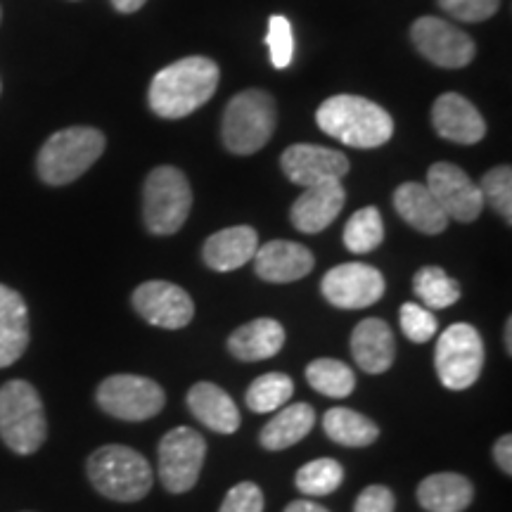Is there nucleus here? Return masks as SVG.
I'll return each mask as SVG.
<instances>
[{
  "label": "nucleus",
  "mask_w": 512,
  "mask_h": 512,
  "mask_svg": "<svg viewBox=\"0 0 512 512\" xmlns=\"http://www.w3.org/2000/svg\"><path fill=\"white\" fill-rule=\"evenodd\" d=\"M219 64L209 57H183L169 67L159 69L150 83L147 102L162 119H183L197 112L219 88Z\"/></svg>",
  "instance_id": "obj_1"
},
{
  "label": "nucleus",
  "mask_w": 512,
  "mask_h": 512,
  "mask_svg": "<svg viewBox=\"0 0 512 512\" xmlns=\"http://www.w3.org/2000/svg\"><path fill=\"white\" fill-rule=\"evenodd\" d=\"M316 121L330 138L358 150H373L394 136L392 114L361 95H335L325 100L318 107Z\"/></svg>",
  "instance_id": "obj_2"
},
{
  "label": "nucleus",
  "mask_w": 512,
  "mask_h": 512,
  "mask_svg": "<svg viewBox=\"0 0 512 512\" xmlns=\"http://www.w3.org/2000/svg\"><path fill=\"white\" fill-rule=\"evenodd\" d=\"M107 140L93 126L62 128L43 143L36 169L43 183L67 185L86 174L105 152Z\"/></svg>",
  "instance_id": "obj_3"
},
{
  "label": "nucleus",
  "mask_w": 512,
  "mask_h": 512,
  "mask_svg": "<svg viewBox=\"0 0 512 512\" xmlns=\"http://www.w3.org/2000/svg\"><path fill=\"white\" fill-rule=\"evenodd\" d=\"M88 479L95 491L119 503H136L150 494L152 467L133 448L110 444L91 453L88 458Z\"/></svg>",
  "instance_id": "obj_4"
},
{
  "label": "nucleus",
  "mask_w": 512,
  "mask_h": 512,
  "mask_svg": "<svg viewBox=\"0 0 512 512\" xmlns=\"http://www.w3.org/2000/svg\"><path fill=\"white\" fill-rule=\"evenodd\" d=\"M48 437L46 411L34 384L10 380L0 387V439L17 456H31Z\"/></svg>",
  "instance_id": "obj_5"
},
{
  "label": "nucleus",
  "mask_w": 512,
  "mask_h": 512,
  "mask_svg": "<svg viewBox=\"0 0 512 512\" xmlns=\"http://www.w3.org/2000/svg\"><path fill=\"white\" fill-rule=\"evenodd\" d=\"M278 112L271 93L249 88L235 95L223 112L221 138L233 155H254L271 140Z\"/></svg>",
  "instance_id": "obj_6"
},
{
  "label": "nucleus",
  "mask_w": 512,
  "mask_h": 512,
  "mask_svg": "<svg viewBox=\"0 0 512 512\" xmlns=\"http://www.w3.org/2000/svg\"><path fill=\"white\" fill-rule=\"evenodd\" d=\"M192 209V188L176 166H157L143 188V219L150 233L174 235L185 226Z\"/></svg>",
  "instance_id": "obj_7"
},
{
  "label": "nucleus",
  "mask_w": 512,
  "mask_h": 512,
  "mask_svg": "<svg viewBox=\"0 0 512 512\" xmlns=\"http://www.w3.org/2000/svg\"><path fill=\"white\" fill-rule=\"evenodd\" d=\"M434 368L446 389L453 392L470 389L484 368V342L479 330L467 323L446 328L434 351Z\"/></svg>",
  "instance_id": "obj_8"
},
{
  "label": "nucleus",
  "mask_w": 512,
  "mask_h": 512,
  "mask_svg": "<svg viewBox=\"0 0 512 512\" xmlns=\"http://www.w3.org/2000/svg\"><path fill=\"white\" fill-rule=\"evenodd\" d=\"M98 406L117 420L143 422L162 413L166 394L150 377L110 375L98 387Z\"/></svg>",
  "instance_id": "obj_9"
},
{
  "label": "nucleus",
  "mask_w": 512,
  "mask_h": 512,
  "mask_svg": "<svg viewBox=\"0 0 512 512\" xmlns=\"http://www.w3.org/2000/svg\"><path fill=\"white\" fill-rule=\"evenodd\" d=\"M207 444L192 427H176L159 441V479L169 494H185L200 479Z\"/></svg>",
  "instance_id": "obj_10"
},
{
  "label": "nucleus",
  "mask_w": 512,
  "mask_h": 512,
  "mask_svg": "<svg viewBox=\"0 0 512 512\" xmlns=\"http://www.w3.org/2000/svg\"><path fill=\"white\" fill-rule=\"evenodd\" d=\"M411 41L422 57L444 69H463L475 60L477 46L463 29L441 17H420L411 27Z\"/></svg>",
  "instance_id": "obj_11"
},
{
  "label": "nucleus",
  "mask_w": 512,
  "mask_h": 512,
  "mask_svg": "<svg viewBox=\"0 0 512 512\" xmlns=\"http://www.w3.org/2000/svg\"><path fill=\"white\" fill-rule=\"evenodd\" d=\"M320 292L337 309H366L382 299L384 275L361 261L339 264L323 275Z\"/></svg>",
  "instance_id": "obj_12"
},
{
  "label": "nucleus",
  "mask_w": 512,
  "mask_h": 512,
  "mask_svg": "<svg viewBox=\"0 0 512 512\" xmlns=\"http://www.w3.org/2000/svg\"><path fill=\"white\" fill-rule=\"evenodd\" d=\"M133 309L155 328L181 330L195 316L190 294L166 280H147L133 292Z\"/></svg>",
  "instance_id": "obj_13"
},
{
  "label": "nucleus",
  "mask_w": 512,
  "mask_h": 512,
  "mask_svg": "<svg viewBox=\"0 0 512 512\" xmlns=\"http://www.w3.org/2000/svg\"><path fill=\"white\" fill-rule=\"evenodd\" d=\"M427 188L446 211L448 219L463 223L475 221L484 209V197L479 185L456 164L437 162L427 174Z\"/></svg>",
  "instance_id": "obj_14"
},
{
  "label": "nucleus",
  "mask_w": 512,
  "mask_h": 512,
  "mask_svg": "<svg viewBox=\"0 0 512 512\" xmlns=\"http://www.w3.org/2000/svg\"><path fill=\"white\" fill-rule=\"evenodd\" d=\"M280 166L292 183L311 188L328 181H342L349 171V159L330 147L299 143L287 147L280 157Z\"/></svg>",
  "instance_id": "obj_15"
},
{
  "label": "nucleus",
  "mask_w": 512,
  "mask_h": 512,
  "mask_svg": "<svg viewBox=\"0 0 512 512\" xmlns=\"http://www.w3.org/2000/svg\"><path fill=\"white\" fill-rule=\"evenodd\" d=\"M313 264H316V259H313L311 249L290 240H271L256 249L254 254L256 275L275 285L306 278L313 271Z\"/></svg>",
  "instance_id": "obj_16"
},
{
  "label": "nucleus",
  "mask_w": 512,
  "mask_h": 512,
  "mask_svg": "<svg viewBox=\"0 0 512 512\" xmlns=\"http://www.w3.org/2000/svg\"><path fill=\"white\" fill-rule=\"evenodd\" d=\"M434 131L458 145H475L486 136L482 112L460 93H444L432 107Z\"/></svg>",
  "instance_id": "obj_17"
},
{
  "label": "nucleus",
  "mask_w": 512,
  "mask_h": 512,
  "mask_svg": "<svg viewBox=\"0 0 512 512\" xmlns=\"http://www.w3.org/2000/svg\"><path fill=\"white\" fill-rule=\"evenodd\" d=\"M344 202H347V192H344L339 181L311 185V188H306L302 192V197L292 204V226L297 228L299 233L316 235L337 219L339 211L344 209Z\"/></svg>",
  "instance_id": "obj_18"
},
{
  "label": "nucleus",
  "mask_w": 512,
  "mask_h": 512,
  "mask_svg": "<svg viewBox=\"0 0 512 512\" xmlns=\"http://www.w3.org/2000/svg\"><path fill=\"white\" fill-rule=\"evenodd\" d=\"M351 354L358 368L368 375H382L392 368L396 356L394 332L382 318H366L351 332Z\"/></svg>",
  "instance_id": "obj_19"
},
{
  "label": "nucleus",
  "mask_w": 512,
  "mask_h": 512,
  "mask_svg": "<svg viewBox=\"0 0 512 512\" xmlns=\"http://www.w3.org/2000/svg\"><path fill=\"white\" fill-rule=\"evenodd\" d=\"M256 249H259V233L252 226H233L207 238L202 247V259L214 271L228 273L249 264Z\"/></svg>",
  "instance_id": "obj_20"
},
{
  "label": "nucleus",
  "mask_w": 512,
  "mask_h": 512,
  "mask_svg": "<svg viewBox=\"0 0 512 512\" xmlns=\"http://www.w3.org/2000/svg\"><path fill=\"white\" fill-rule=\"evenodd\" d=\"M29 347V309L24 297L0 283V368H8Z\"/></svg>",
  "instance_id": "obj_21"
},
{
  "label": "nucleus",
  "mask_w": 512,
  "mask_h": 512,
  "mask_svg": "<svg viewBox=\"0 0 512 512\" xmlns=\"http://www.w3.org/2000/svg\"><path fill=\"white\" fill-rule=\"evenodd\" d=\"M188 408L211 432L235 434L242 422L235 401L214 382L192 384L188 392Z\"/></svg>",
  "instance_id": "obj_22"
},
{
  "label": "nucleus",
  "mask_w": 512,
  "mask_h": 512,
  "mask_svg": "<svg viewBox=\"0 0 512 512\" xmlns=\"http://www.w3.org/2000/svg\"><path fill=\"white\" fill-rule=\"evenodd\" d=\"M285 347V328L273 318H256L228 337V351L238 361L256 363L280 354Z\"/></svg>",
  "instance_id": "obj_23"
},
{
  "label": "nucleus",
  "mask_w": 512,
  "mask_h": 512,
  "mask_svg": "<svg viewBox=\"0 0 512 512\" xmlns=\"http://www.w3.org/2000/svg\"><path fill=\"white\" fill-rule=\"evenodd\" d=\"M394 209L408 226L425 235H439L448 226L446 211L422 183H403L394 192Z\"/></svg>",
  "instance_id": "obj_24"
},
{
  "label": "nucleus",
  "mask_w": 512,
  "mask_h": 512,
  "mask_svg": "<svg viewBox=\"0 0 512 512\" xmlns=\"http://www.w3.org/2000/svg\"><path fill=\"white\" fill-rule=\"evenodd\" d=\"M475 498V486L458 472H437L422 479L418 503L427 512H463Z\"/></svg>",
  "instance_id": "obj_25"
},
{
  "label": "nucleus",
  "mask_w": 512,
  "mask_h": 512,
  "mask_svg": "<svg viewBox=\"0 0 512 512\" xmlns=\"http://www.w3.org/2000/svg\"><path fill=\"white\" fill-rule=\"evenodd\" d=\"M313 425H316V411L309 403H292L266 422L259 441L266 451H283L309 437Z\"/></svg>",
  "instance_id": "obj_26"
},
{
  "label": "nucleus",
  "mask_w": 512,
  "mask_h": 512,
  "mask_svg": "<svg viewBox=\"0 0 512 512\" xmlns=\"http://www.w3.org/2000/svg\"><path fill=\"white\" fill-rule=\"evenodd\" d=\"M323 430L335 444L347 448L370 446L380 437L375 422L351 408H330L323 418Z\"/></svg>",
  "instance_id": "obj_27"
},
{
  "label": "nucleus",
  "mask_w": 512,
  "mask_h": 512,
  "mask_svg": "<svg viewBox=\"0 0 512 512\" xmlns=\"http://www.w3.org/2000/svg\"><path fill=\"white\" fill-rule=\"evenodd\" d=\"M306 380L318 394L330 399H347L356 389V375L347 363L337 358H318L306 368Z\"/></svg>",
  "instance_id": "obj_28"
},
{
  "label": "nucleus",
  "mask_w": 512,
  "mask_h": 512,
  "mask_svg": "<svg viewBox=\"0 0 512 512\" xmlns=\"http://www.w3.org/2000/svg\"><path fill=\"white\" fill-rule=\"evenodd\" d=\"M413 292L422 304H427V309H448L460 299L458 280L439 266L420 268L413 278Z\"/></svg>",
  "instance_id": "obj_29"
},
{
  "label": "nucleus",
  "mask_w": 512,
  "mask_h": 512,
  "mask_svg": "<svg viewBox=\"0 0 512 512\" xmlns=\"http://www.w3.org/2000/svg\"><path fill=\"white\" fill-rule=\"evenodd\" d=\"M294 382L285 373H266L249 384L247 406L254 413H275L292 399Z\"/></svg>",
  "instance_id": "obj_30"
},
{
  "label": "nucleus",
  "mask_w": 512,
  "mask_h": 512,
  "mask_svg": "<svg viewBox=\"0 0 512 512\" xmlns=\"http://www.w3.org/2000/svg\"><path fill=\"white\" fill-rule=\"evenodd\" d=\"M384 221L377 207H363L351 216L344 228V245L354 254H370L382 245Z\"/></svg>",
  "instance_id": "obj_31"
},
{
  "label": "nucleus",
  "mask_w": 512,
  "mask_h": 512,
  "mask_svg": "<svg viewBox=\"0 0 512 512\" xmlns=\"http://www.w3.org/2000/svg\"><path fill=\"white\" fill-rule=\"evenodd\" d=\"M344 482V467L332 458H318L299 467L294 484L306 496H330Z\"/></svg>",
  "instance_id": "obj_32"
},
{
  "label": "nucleus",
  "mask_w": 512,
  "mask_h": 512,
  "mask_svg": "<svg viewBox=\"0 0 512 512\" xmlns=\"http://www.w3.org/2000/svg\"><path fill=\"white\" fill-rule=\"evenodd\" d=\"M482 197L494 207L498 216H503L505 223H512V171L510 166H494L482 178Z\"/></svg>",
  "instance_id": "obj_33"
},
{
  "label": "nucleus",
  "mask_w": 512,
  "mask_h": 512,
  "mask_svg": "<svg viewBox=\"0 0 512 512\" xmlns=\"http://www.w3.org/2000/svg\"><path fill=\"white\" fill-rule=\"evenodd\" d=\"M268 50H271V62L275 69H287L294 57V34L290 19L283 15H273L268 19V34H266Z\"/></svg>",
  "instance_id": "obj_34"
},
{
  "label": "nucleus",
  "mask_w": 512,
  "mask_h": 512,
  "mask_svg": "<svg viewBox=\"0 0 512 512\" xmlns=\"http://www.w3.org/2000/svg\"><path fill=\"white\" fill-rule=\"evenodd\" d=\"M401 332L415 344H425L437 335V318L430 309L420 304H403L401 306Z\"/></svg>",
  "instance_id": "obj_35"
},
{
  "label": "nucleus",
  "mask_w": 512,
  "mask_h": 512,
  "mask_svg": "<svg viewBox=\"0 0 512 512\" xmlns=\"http://www.w3.org/2000/svg\"><path fill=\"white\" fill-rule=\"evenodd\" d=\"M439 8L458 22H486L501 8V0H439Z\"/></svg>",
  "instance_id": "obj_36"
},
{
  "label": "nucleus",
  "mask_w": 512,
  "mask_h": 512,
  "mask_svg": "<svg viewBox=\"0 0 512 512\" xmlns=\"http://www.w3.org/2000/svg\"><path fill=\"white\" fill-rule=\"evenodd\" d=\"M219 512H264V494L254 482H240L223 498Z\"/></svg>",
  "instance_id": "obj_37"
},
{
  "label": "nucleus",
  "mask_w": 512,
  "mask_h": 512,
  "mask_svg": "<svg viewBox=\"0 0 512 512\" xmlns=\"http://www.w3.org/2000/svg\"><path fill=\"white\" fill-rule=\"evenodd\" d=\"M394 494L387 489V486H368L363 489L356 498L354 512H394Z\"/></svg>",
  "instance_id": "obj_38"
},
{
  "label": "nucleus",
  "mask_w": 512,
  "mask_h": 512,
  "mask_svg": "<svg viewBox=\"0 0 512 512\" xmlns=\"http://www.w3.org/2000/svg\"><path fill=\"white\" fill-rule=\"evenodd\" d=\"M494 458H496V465L510 477L512 475V437L510 434H503V437L496 441Z\"/></svg>",
  "instance_id": "obj_39"
},
{
  "label": "nucleus",
  "mask_w": 512,
  "mask_h": 512,
  "mask_svg": "<svg viewBox=\"0 0 512 512\" xmlns=\"http://www.w3.org/2000/svg\"><path fill=\"white\" fill-rule=\"evenodd\" d=\"M285 512H330V510L323 508V505L309 501V498H304V501H294L287 505Z\"/></svg>",
  "instance_id": "obj_40"
},
{
  "label": "nucleus",
  "mask_w": 512,
  "mask_h": 512,
  "mask_svg": "<svg viewBox=\"0 0 512 512\" xmlns=\"http://www.w3.org/2000/svg\"><path fill=\"white\" fill-rule=\"evenodd\" d=\"M147 0H112L114 10L121 12V15H131V12H138Z\"/></svg>",
  "instance_id": "obj_41"
},
{
  "label": "nucleus",
  "mask_w": 512,
  "mask_h": 512,
  "mask_svg": "<svg viewBox=\"0 0 512 512\" xmlns=\"http://www.w3.org/2000/svg\"><path fill=\"white\" fill-rule=\"evenodd\" d=\"M505 351L512 354V318L505 320Z\"/></svg>",
  "instance_id": "obj_42"
},
{
  "label": "nucleus",
  "mask_w": 512,
  "mask_h": 512,
  "mask_svg": "<svg viewBox=\"0 0 512 512\" xmlns=\"http://www.w3.org/2000/svg\"><path fill=\"white\" fill-rule=\"evenodd\" d=\"M0 19H3V10H0Z\"/></svg>",
  "instance_id": "obj_43"
},
{
  "label": "nucleus",
  "mask_w": 512,
  "mask_h": 512,
  "mask_svg": "<svg viewBox=\"0 0 512 512\" xmlns=\"http://www.w3.org/2000/svg\"><path fill=\"white\" fill-rule=\"evenodd\" d=\"M0 91H3V86H0Z\"/></svg>",
  "instance_id": "obj_44"
}]
</instances>
